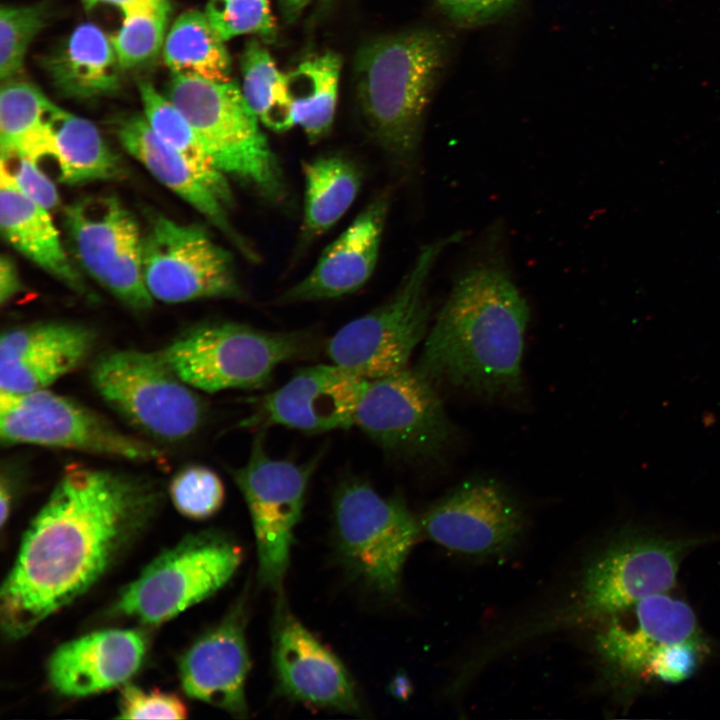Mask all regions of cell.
<instances>
[{
	"mask_svg": "<svg viewBox=\"0 0 720 720\" xmlns=\"http://www.w3.org/2000/svg\"><path fill=\"white\" fill-rule=\"evenodd\" d=\"M462 238L463 233L456 232L425 244L392 296L329 339L326 353L331 363L367 380L408 367L428 333L431 273L444 251Z\"/></svg>",
	"mask_w": 720,
	"mask_h": 720,
	"instance_id": "8992f818",
	"label": "cell"
},
{
	"mask_svg": "<svg viewBox=\"0 0 720 720\" xmlns=\"http://www.w3.org/2000/svg\"><path fill=\"white\" fill-rule=\"evenodd\" d=\"M703 540L668 538L630 528L595 552L576 585L552 609L511 630L516 645L572 627L606 622L676 581L683 555Z\"/></svg>",
	"mask_w": 720,
	"mask_h": 720,
	"instance_id": "277c9868",
	"label": "cell"
},
{
	"mask_svg": "<svg viewBox=\"0 0 720 720\" xmlns=\"http://www.w3.org/2000/svg\"><path fill=\"white\" fill-rule=\"evenodd\" d=\"M145 650V640L135 630L95 631L55 649L47 664L48 680L64 696L99 693L134 675Z\"/></svg>",
	"mask_w": 720,
	"mask_h": 720,
	"instance_id": "603a6c76",
	"label": "cell"
},
{
	"mask_svg": "<svg viewBox=\"0 0 720 720\" xmlns=\"http://www.w3.org/2000/svg\"><path fill=\"white\" fill-rule=\"evenodd\" d=\"M12 504V492L8 479L4 476L1 478L0 484V523L3 528L9 518Z\"/></svg>",
	"mask_w": 720,
	"mask_h": 720,
	"instance_id": "ee69618b",
	"label": "cell"
},
{
	"mask_svg": "<svg viewBox=\"0 0 720 720\" xmlns=\"http://www.w3.org/2000/svg\"><path fill=\"white\" fill-rule=\"evenodd\" d=\"M43 65L55 88L73 99H91L119 89V63L110 38L92 23L75 28Z\"/></svg>",
	"mask_w": 720,
	"mask_h": 720,
	"instance_id": "484cf974",
	"label": "cell"
},
{
	"mask_svg": "<svg viewBox=\"0 0 720 720\" xmlns=\"http://www.w3.org/2000/svg\"><path fill=\"white\" fill-rule=\"evenodd\" d=\"M205 14L224 41L245 34L272 39L276 33L269 0H208Z\"/></svg>",
	"mask_w": 720,
	"mask_h": 720,
	"instance_id": "8d00e7d4",
	"label": "cell"
},
{
	"mask_svg": "<svg viewBox=\"0 0 720 720\" xmlns=\"http://www.w3.org/2000/svg\"><path fill=\"white\" fill-rule=\"evenodd\" d=\"M242 93L259 122L275 132L294 126L293 101L287 73L276 66L258 41L246 44L241 57Z\"/></svg>",
	"mask_w": 720,
	"mask_h": 720,
	"instance_id": "d6a6232c",
	"label": "cell"
},
{
	"mask_svg": "<svg viewBox=\"0 0 720 720\" xmlns=\"http://www.w3.org/2000/svg\"><path fill=\"white\" fill-rule=\"evenodd\" d=\"M276 616L273 665L280 691L306 704L358 711L354 684L339 658L282 605Z\"/></svg>",
	"mask_w": 720,
	"mask_h": 720,
	"instance_id": "ffe728a7",
	"label": "cell"
},
{
	"mask_svg": "<svg viewBox=\"0 0 720 720\" xmlns=\"http://www.w3.org/2000/svg\"><path fill=\"white\" fill-rule=\"evenodd\" d=\"M168 492L176 510L192 520H205L223 505L225 488L220 476L211 468L191 464L181 468L171 479Z\"/></svg>",
	"mask_w": 720,
	"mask_h": 720,
	"instance_id": "d590c367",
	"label": "cell"
},
{
	"mask_svg": "<svg viewBox=\"0 0 720 720\" xmlns=\"http://www.w3.org/2000/svg\"><path fill=\"white\" fill-rule=\"evenodd\" d=\"M170 11L169 0H148L124 15L122 27L110 37L121 69L144 66L157 58Z\"/></svg>",
	"mask_w": 720,
	"mask_h": 720,
	"instance_id": "836d02e7",
	"label": "cell"
},
{
	"mask_svg": "<svg viewBox=\"0 0 720 720\" xmlns=\"http://www.w3.org/2000/svg\"><path fill=\"white\" fill-rule=\"evenodd\" d=\"M354 425L386 451L414 459L441 456L456 434L436 385L416 367L367 380Z\"/></svg>",
	"mask_w": 720,
	"mask_h": 720,
	"instance_id": "5bb4252c",
	"label": "cell"
},
{
	"mask_svg": "<svg viewBox=\"0 0 720 720\" xmlns=\"http://www.w3.org/2000/svg\"><path fill=\"white\" fill-rule=\"evenodd\" d=\"M53 103L33 83L2 81L0 90L1 161L27 158L37 162L55 158L50 113Z\"/></svg>",
	"mask_w": 720,
	"mask_h": 720,
	"instance_id": "4316f807",
	"label": "cell"
},
{
	"mask_svg": "<svg viewBox=\"0 0 720 720\" xmlns=\"http://www.w3.org/2000/svg\"><path fill=\"white\" fill-rule=\"evenodd\" d=\"M48 6L39 2L28 6H2L0 9V78L12 79L24 63L26 51L46 25Z\"/></svg>",
	"mask_w": 720,
	"mask_h": 720,
	"instance_id": "e575fe53",
	"label": "cell"
},
{
	"mask_svg": "<svg viewBox=\"0 0 720 720\" xmlns=\"http://www.w3.org/2000/svg\"><path fill=\"white\" fill-rule=\"evenodd\" d=\"M243 553L232 540L199 534L159 555L120 595L116 609L151 625L177 616L223 587Z\"/></svg>",
	"mask_w": 720,
	"mask_h": 720,
	"instance_id": "8fae6325",
	"label": "cell"
},
{
	"mask_svg": "<svg viewBox=\"0 0 720 720\" xmlns=\"http://www.w3.org/2000/svg\"><path fill=\"white\" fill-rule=\"evenodd\" d=\"M16 160L17 165L8 169L18 188L44 209L51 211L57 208L60 204L58 190L53 181L38 167V163L27 158Z\"/></svg>",
	"mask_w": 720,
	"mask_h": 720,
	"instance_id": "60d3db41",
	"label": "cell"
},
{
	"mask_svg": "<svg viewBox=\"0 0 720 720\" xmlns=\"http://www.w3.org/2000/svg\"><path fill=\"white\" fill-rule=\"evenodd\" d=\"M422 534L446 550L488 557L511 550L526 528L519 501L490 479L465 481L419 519Z\"/></svg>",
	"mask_w": 720,
	"mask_h": 720,
	"instance_id": "2e32d148",
	"label": "cell"
},
{
	"mask_svg": "<svg viewBox=\"0 0 720 720\" xmlns=\"http://www.w3.org/2000/svg\"><path fill=\"white\" fill-rule=\"evenodd\" d=\"M3 445H38L124 459L161 463L150 442L126 434L104 416L47 389L25 394L0 393Z\"/></svg>",
	"mask_w": 720,
	"mask_h": 720,
	"instance_id": "30bf717a",
	"label": "cell"
},
{
	"mask_svg": "<svg viewBox=\"0 0 720 720\" xmlns=\"http://www.w3.org/2000/svg\"><path fill=\"white\" fill-rule=\"evenodd\" d=\"M91 382L102 399L146 435L176 442L195 433L206 406L159 352L118 350L101 355Z\"/></svg>",
	"mask_w": 720,
	"mask_h": 720,
	"instance_id": "ba28073f",
	"label": "cell"
},
{
	"mask_svg": "<svg viewBox=\"0 0 720 720\" xmlns=\"http://www.w3.org/2000/svg\"><path fill=\"white\" fill-rule=\"evenodd\" d=\"M83 7L86 11L92 10L95 6L101 3L106 4H112L117 7H119L123 13V15H126L142 4H144L148 0H80Z\"/></svg>",
	"mask_w": 720,
	"mask_h": 720,
	"instance_id": "7bdbcfd3",
	"label": "cell"
},
{
	"mask_svg": "<svg viewBox=\"0 0 720 720\" xmlns=\"http://www.w3.org/2000/svg\"><path fill=\"white\" fill-rule=\"evenodd\" d=\"M23 285L14 261L6 255L0 259V302L4 305L16 296Z\"/></svg>",
	"mask_w": 720,
	"mask_h": 720,
	"instance_id": "b9f144b4",
	"label": "cell"
},
{
	"mask_svg": "<svg viewBox=\"0 0 720 720\" xmlns=\"http://www.w3.org/2000/svg\"><path fill=\"white\" fill-rule=\"evenodd\" d=\"M142 269L148 292L164 303L243 297L231 254L204 227L162 214L149 216L142 235Z\"/></svg>",
	"mask_w": 720,
	"mask_h": 720,
	"instance_id": "4fadbf2b",
	"label": "cell"
},
{
	"mask_svg": "<svg viewBox=\"0 0 720 720\" xmlns=\"http://www.w3.org/2000/svg\"><path fill=\"white\" fill-rule=\"evenodd\" d=\"M340 70L341 58L326 51L287 73L294 125L300 126L311 142L325 137L332 127Z\"/></svg>",
	"mask_w": 720,
	"mask_h": 720,
	"instance_id": "4dcf8cb0",
	"label": "cell"
},
{
	"mask_svg": "<svg viewBox=\"0 0 720 720\" xmlns=\"http://www.w3.org/2000/svg\"><path fill=\"white\" fill-rule=\"evenodd\" d=\"M265 430L258 429L247 462L231 473L250 513L259 580L264 586L279 590L306 490L322 453L299 464L271 458L265 448Z\"/></svg>",
	"mask_w": 720,
	"mask_h": 720,
	"instance_id": "7c38bea8",
	"label": "cell"
},
{
	"mask_svg": "<svg viewBox=\"0 0 720 720\" xmlns=\"http://www.w3.org/2000/svg\"><path fill=\"white\" fill-rule=\"evenodd\" d=\"M304 332H271L236 322L199 324L159 351L189 386L208 393L259 389L282 363L309 348Z\"/></svg>",
	"mask_w": 720,
	"mask_h": 720,
	"instance_id": "52a82bcc",
	"label": "cell"
},
{
	"mask_svg": "<svg viewBox=\"0 0 720 720\" xmlns=\"http://www.w3.org/2000/svg\"><path fill=\"white\" fill-rule=\"evenodd\" d=\"M703 656L700 637L672 643L660 648L650 660L645 680L679 683L691 677Z\"/></svg>",
	"mask_w": 720,
	"mask_h": 720,
	"instance_id": "74e56055",
	"label": "cell"
},
{
	"mask_svg": "<svg viewBox=\"0 0 720 720\" xmlns=\"http://www.w3.org/2000/svg\"><path fill=\"white\" fill-rule=\"evenodd\" d=\"M498 255L454 280L415 366L436 386L485 397L519 393L529 307Z\"/></svg>",
	"mask_w": 720,
	"mask_h": 720,
	"instance_id": "7a4b0ae2",
	"label": "cell"
},
{
	"mask_svg": "<svg viewBox=\"0 0 720 720\" xmlns=\"http://www.w3.org/2000/svg\"><path fill=\"white\" fill-rule=\"evenodd\" d=\"M698 637L692 608L665 592L604 622L594 648L606 681L621 692H632L645 680L647 666L660 648Z\"/></svg>",
	"mask_w": 720,
	"mask_h": 720,
	"instance_id": "e0dca14e",
	"label": "cell"
},
{
	"mask_svg": "<svg viewBox=\"0 0 720 720\" xmlns=\"http://www.w3.org/2000/svg\"><path fill=\"white\" fill-rule=\"evenodd\" d=\"M0 227L3 237L19 253L70 289L87 287L62 244L49 211L28 198L1 162Z\"/></svg>",
	"mask_w": 720,
	"mask_h": 720,
	"instance_id": "d4e9b609",
	"label": "cell"
},
{
	"mask_svg": "<svg viewBox=\"0 0 720 720\" xmlns=\"http://www.w3.org/2000/svg\"><path fill=\"white\" fill-rule=\"evenodd\" d=\"M310 0H281L288 16L297 15Z\"/></svg>",
	"mask_w": 720,
	"mask_h": 720,
	"instance_id": "f6af8a7d",
	"label": "cell"
},
{
	"mask_svg": "<svg viewBox=\"0 0 720 720\" xmlns=\"http://www.w3.org/2000/svg\"><path fill=\"white\" fill-rule=\"evenodd\" d=\"M188 710L176 695L160 690H142L126 685L120 695L119 718L122 719H185Z\"/></svg>",
	"mask_w": 720,
	"mask_h": 720,
	"instance_id": "f35d334b",
	"label": "cell"
},
{
	"mask_svg": "<svg viewBox=\"0 0 720 720\" xmlns=\"http://www.w3.org/2000/svg\"><path fill=\"white\" fill-rule=\"evenodd\" d=\"M366 382L333 363L304 367L261 397L240 427L278 425L310 434L348 429Z\"/></svg>",
	"mask_w": 720,
	"mask_h": 720,
	"instance_id": "ac0fdd59",
	"label": "cell"
},
{
	"mask_svg": "<svg viewBox=\"0 0 720 720\" xmlns=\"http://www.w3.org/2000/svg\"><path fill=\"white\" fill-rule=\"evenodd\" d=\"M391 193H378L323 251L302 280L284 291L280 304L338 298L361 289L376 267Z\"/></svg>",
	"mask_w": 720,
	"mask_h": 720,
	"instance_id": "44dd1931",
	"label": "cell"
},
{
	"mask_svg": "<svg viewBox=\"0 0 720 720\" xmlns=\"http://www.w3.org/2000/svg\"><path fill=\"white\" fill-rule=\"evenodd\" d=\"M163 57L173 74L230 81V55L203 12L179 15L165 38Z\"/></svg>",
	"mask_w": 720,
	"mask_h": 720,
	"instance_id": "f546056e",
	"label": "cell"
},
{
	"mask_svg": "<svg viewBox=\"0 0 720 720\" xmlns=\"http://www.w3.org/2000/svg\"><path fill=\"white\" fill-rule=\"evenodd\" d=\"M245 624L246 609L239 601L179 661V677L187 695L237 716H245L248 711L245 682L250 657Z\"/></svg>",
	"mask_w": 720,
	"mask_h": 720,
	"instance_id": "7402d4cb",
	"label": "cell"
},
{
	"mask_svg": "<svg viewBox=\"0 0 720 720\" xmlns=\"http://www.w3.org/2000/svg\"><path fill=\"white\" fill-rule=\"evenodd\" d=\"M441 12L455 25L479 27L509 12L519 0H434Z\"/></svg>",
	"mask_w": 720,
	"mask_h": 720,
	"instance_id": "ab89813d",
	"label": "cell"
},
{
	"mask_svg": "<svg viewBox=\"0 0 720 720\" xmlns=\"http://www.w3.org/2000/svg\"><path fill=\"white\" fill-rule=\"evenodd\" d=\"M333 521L338 548L353 572L381 593H396L422 534L406 504L381 496L365 481L349 479L335 492Z\"/></svg>",
	"mask_w": 720,
	"mask_h": 720,
	"instance_id": "9c48e42d",
	"label": "cell"
},
{
	"mask_svg": "<svg viewBox=\"0 0 720 720\" xmlns=\"http://www.w3.org/2000/svg\"><path fill=\"white\" fill-rule=\"evenodd\" d=\"M59 181L68 185L108 180L122 174L118 156L98 128L54 104L50 113Z\"/></svg>",
	"mask_w": 720,
	"mask_h": 720,
	"instance_id": "f1b7e54d",
	"label": "cell"
},
{
	"mask_svg": "<svg viewBox=\"0 0 720 720\" xmlns=\"http://www.w3.org/2000/svg\"><path fill=\"white\" fill-rule=\"evenodd\" d=\"M302 237L314 239L332 228L348 211L361 186L357 165L341 155L319 156L303 164Z\"/></svg>",
	"mask_w": 720,
	"mask_h": 720,
	"instance_id": "83f0119b",
	"label": "cell"
},
{
	"mask_svg": "<svg viewBox=\"0 0 720 720\" xmlns=\"http://www.w3.org/2000/svg\"><path fill=\"white\" fill-rule=\"evenodd\" d=\"M63 224L81 267L120 302L149 309L142 269V234L134 216L114 196H87L63 210Z\"/></svg>",
	"mask_w": 720,
	"mask_h": 720,
	"instance_id": "9a60e30c",
	"label": "cell"
},
{
	"mask_svg": "<svg viewBox=\"0 0 720 720\" xmlns=\"http://www.w3.org/2000/svg\"><path fill=\"white\" fill-rule=\"evenodd\" d=\"M95 339L90 328L63 321L37 322L4 331L0 339V393L47 389L84 363Z\"/></svg>",
	"mask_w": 720,
	"mask_h": 720,
	"instance_id": "d6986e66",
	"label": "cell"
},
{
	"mask_svg": "<svg viewBox=\"0 0 720 720\" xmlns=\"http://www.w3.org/2000/svg\"><path fill=\"white\" fill-rule=\"evenodd\" d=\"M449 53L444 33L417 27L377 37L356 56L361 115L376 143L405 175L418 170L425 114Z\"/></svg>",
	"mask_w": 720,
	"mask_h": 720,
	"instance_id": "3957f363",
	"label": "cell"
},
{
	"mask_svg": "<svg viewBox=\"0 0 720 720\" xmlns=\"http://www.w3.org/2000/svg\"><path fill=\"white\" fill-rule=\"evenodd\" d=\"M151 479L70 465L35 515L2 584L4 634L18 639L87 591L157 511Z\"/></svg>",
	"mask_w": 720,
	"mask_h": 720,
	"instance_id": "6da1fadb",
	"label": "cell"
},
{
	"mask_svg": "<svg viewBox=\"0 0 720 720\" xmlns=\"http://www.w3.org/2000/svg\"><path fill=\"white\" fill-rule=\"evenodd\" d=\"M115 133L123 148L161 184L217 227L251 261L258 256L229 219V206L177 151L164 143L144 116L119 118Z\"/></svg>",
	"mask_w": 720,
	"mask_h": 720,
	"instance_id": "cb8c5ba5",
	"label": "cell"
},
{
	"mask_svg": "<svg viewBox=\"0 0 720 720\" xmlns=\"http://www.w3.org/2000/svg\"><path fill=\"white\" fill-rule=\"evenodd\" d=\"M166 97L191 124L224 175L269 202L285 197V181L276 155L235 82L173 74Z\"/></svg>",
	"mask_w": 720,
	"mask_h": 720,
	"instance_id": "5b68a950",
	"label": "cell"
},
{
	"mask_svg": "<svg viewBox=\"0 0 720 720\" xmlns=\"http://www.w3.org/2000/svg\"><path fill=\"white\" fill-rule=\"evenodd\" d=\"M144 117L154 133L177 151L230 207L232 194L224 175L213 163L181 111L148 81L139 80Z\"/></svg>",
	"mask_w": 720,
	"mask_h": 720,
	"instance_id": "1f68e13d",
	"label": "cell"
}]
</instances>
